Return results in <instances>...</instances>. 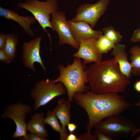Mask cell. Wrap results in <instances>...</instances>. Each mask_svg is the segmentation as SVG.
Returning <instances> with one entry per match:
<instances>
[{"label": "cell", "mask_w": 140, "mask_h": 140, "mask_svg": "<svg viewBox=\"0 0 140 140\" xmlns=\"http://www.w3.org/2000/svg\"><path fill=\"white\" fill-rule=\"evenodd\" d=\"M132 73L134 75L140 76V47L135 45L130 49Z\"/></svg>", "instance_id": "d6986e66"}, {"label": "cell", "mask_w": 140, "mask_h": 140, "mask_svg": "<svg viewBox=\"0 0 140 140\" xmlns=\"http://www.w3.org/2000/svg\"><path fill=\"white\" fill-rule=\"evenodd\" d=\"M68 129L70 133H73L77 128L76 125L73 123H69L67 125Z\"/></svg>", "instance_id": "83f0119b"}, {"label": "cell", "mask_w": 140, "mask_h": 140, "mask_svg": "<svg viewBox=\"0 0 140 140\" xmlns=\"http://www.w3.org/2000/svg\"><path fill=\"white\" fill-rule=\"evenodd\" d=\"M91 91L96 94L125 91L131 83L115 59L94 63L87 68Z\"/></svg>", "instance_id": "7a4b0ae2"}, {"label": "cell", "mask_w": 140, "mask_h": 140, "mask_svg": "<svg viewBox=\"0 0 140 140\" xmlns=\"http://www.w3.org/2000/svg\"><path fill=\"white\" fill-rule=\"evenodd\" d=\"M71 102L62 98L59 99L53 111L60 121L62 129L67 131L66 126L71 122Z\"/></svg>", "instance_id": "2e32d148"}, {"label": "cell", "mask_w": 140, "mask_h": 140, "mask_svg": "<svg viewBox=\"0 0 140 140\" xmlns=\"http://www.w3.org/2000/svg\"><path fill=\"white\" fill-rule=\"evenodd\" d=\"M135 90L137 92H140V80L137 81L134 85Z\"/></svg>", "instance_id": "4dcf8cb0"}, {"label": "cell", "mask_w": 140, "mask_h": 140, "mask_svg": "<svg viewBox=\"0 0 140 140\" xmlns=\"http://www.w3.org/2000/svg\"><path fill=\"white\" fill-rule=\"evenodd\" d=\"M78 140H97L95 136L91 134L90 132H87L79 135Z\"/></svg>", "instance_id": "cb8c5ba5"}, {"label": "cell", "mask_w": 140, "mask_h": 140, "mask_svg": "<svg viewBox=\"0 0 140 140\" xmlns=\"http://www.w3.org/2000/svg\"><path fill=\"white\" fill-rule=\"evenodd\" d=\"M97 140H113V139L101 131L95 129L94 134Z\"/></svg>", "instance_id": "7402d4cb"}, {"label": "cell", "mask_w": 140, "mask_h": 140, "mask_svg": "<svg viewBox=\"0 0 140 140\" xmlns=\"http://www.w3.org/2000/svg\"><path fill=\"white\" fill-rule=\"evenodd\" d=\"M110 54L118 62L122 72L128 78L130 79L132 76V67L128 59L125 45L120 44H116Z\"/></svg>", "instance_id": "5bb4252c"}, {"label": "cell", "mask_w": 140, "mask_h": 140, "mask_svg": "<svg viewBox=\"0 0 140 140\" xmlns=\"http://www.w3.org/2000/svg\"><path fill=\"white\" fill-rule=\"evenodd\" d=\"M113 139L126 137L138 128L128 118L121 114L105 118L94 127Z\"/></svg>", "instance_id": "5b68a950"}, {"label": "cell", "mask_w": 140, "mask_h": 140, "mask_svg": "<svg viewBox=\"0 0 140 140\" xmlns=\"http://www.w3.org/2000/svg\"><path fill=\"white\" fill-rule=\"evenodd\" d=\"M102 31L104 35L116 44H119L122 40L123 36L120 32L115 30L113 26H108L103 28Z\"/></svg>", "instance_id": "44dd1931"}, {"label": "cell", "mask_w": 140, "mask_h": 140, "mask_svg": "<svg viewBox=\"0 0 140 140\" xmlns=\"http://www.w3.org/2000/svg\"><path fill=\"white\" fill-rule=\"evenodd\" d=\"M0 61L8 64L11 61L4 50L0 49Z\"/></svg>", "instance_id": "484cf974"}, {"label": "cell", "mask_w": 140, "mask_h": 140, "mask_svg": "<svg viewBox=\"0 0 140 140\" xmlns=\"http://www.w3.org/2000/svg\"><path fill=\"white\" fill-rule=\"evenodd\" d=\"M32 111L31 107L28 104L17 102L8 105L1 114L3 119L9 118L12 119L16 125V130L13 135L15 138L25 137L27 134L26 115Z\"/></svg>", "instance_id": "52a82bcc"}, {"label": "cell", "mask_w": 140, "mask_h": 140, "mask_svg": "<svg viewBox=\"0 0 140 140\" xmlns=\"http://www.w3.org/2000/svg\"><path fill=\"white\" fill-rule=\"evenodd\" d=\"M46 115V117L44 120L45 123L50 125L53 130L59 133L60 140H66L68 135L67 131H65L62 129V125L60 124L58 118L53 111L48 110Z\"/></svg>", "instance_id": "e0dca14e"}, {"label": "cell", "mask_w": 140, "mask_h": 140, "mask_svg": "<svg viewBox=\"0 0 140 140\" xmlns=\"http://www.w3.org/2000/svg\"><path fill=\"white\" fill-rule=\"evenodd\" d=\"M66 140H78L77 136L73 133H70L68 135Z\"/></svg>", "instance_id": "f546056e"}, {"label": "cell", "mask_w": 140, "mask_h": 140, "mask_svg": "<svg viewBox=\"0 0 140 140\" xmlns=\"http://www.w3.org/2000/svg\"><path fill=\"white\" fill-rule=\"evenodd\" d=\"M96 45L99 53L102 54L113 49L116 44L109 40L104 35H102L97 39Z\"/></svg>", "instance_id": "ffe728a7"}, {"label": "cell", "mask_w": 140, "mask_h": 140, "mask_svg": "<svg viewBox=\"0 0 140 140\" xmlns=\"http://www.w3.org/2000/svg\"><path fill=\"white\" fill-rule=\"evenodd\" d=\"M135 140H140V135L135 139Z\"/></svg>", "instance_id": "1f68e13d"}, {"label": "cell", "mask_w": 140, "mask_h": 140, "mask_svg": "<svg viewBox=\"0 0 140 140\" xmlns=\"http://www.w3.org/2000/svg\"><path fill=\"white\" fill-rule=\"evenodd\" d=\"M41 39V36H38L24 43L22 45V58L24 66L29 68L33 72L36 71L34 65L35 62L39 64L44 71L46 70L40 54Z\"/></svg>", "instance_id": "30bf717a"}, {"label": "cell", "mask_w": 140, "mask_h": 140, "mask_svg": "<svg viewBox=\"0 0 140 140\" xmlns=\"http://www.w3.org/2000/svg\"><path fill=\"white\" fill-rule=\"evenodd\" d=\"M0 16L8 20H11L20 26L24 32L31 37L35 36L30 26L37 20L33 16H24L19 15L14 11L0 6Z\"/></svg>", "instance_id": "4fadbf2b"}, {"label": "cell", "mask_w": 140, "mask_h": 140, "mask_svg": "<svg viewBox=\"0 0 140 140\" xmlns=\"http://www.w3.org/2000/svg\"><path fill=\"white\" fill-rule=\"evenodd\" d=\"M130 40L134 43L140 42V27L134 30Z\"/></svg>", "instance_id": "d4e9b609"}, {"label": "cell", "mask_w": 140, "mask_h": 140, "mask_svg": "<svg viewBox=\"0 0 140 140\" xmlns=\"http://www.w3.org/2000/svg\"><path fill=\"white\" fill-rule=\"evenodd\" d=\"M6 37V34L3 33H0V49H4Z\"/></svg>", "instance_id": "4316f807"}, {"label": "cell", "mask_w": 140, "mask_h": 140, "mask_svg": "<svg viewBox=\"0 0 140 140\" xmlns=\"http://www.w3.org/2000/svg\"><path fill=\"white\" fill-rule=\"evenodd\" d=\"M73 99L87 114L88 121L86 130L89 132L101 121L112 115L121 114L132 106L124 96L114 92L97 94L88 91L75 93Z\"/></svg>", "instance_id": "6da1fadb"}, {"label": "cell", "mask_w": 140, "mask_h": 140, "mask_svg": "<svg viewBox=\"0 0 140 140\" xmlns=\"http://www.w3.org/2000/svg\"><path fill=\"white\" fill-rule=\"evenodd\" d=\"M74 39L80 43L81 41L90 38L98 39L103 35L101 30H94L87 22L80 21L74 22L67 20Z\"/></svg>", "instance_id": "7c38bea8"}, {"label": "cell", "mask_w": 140, "mask_h": 140, "mask_svg": "<svg viewBox=\"0 0 140 140\" xmlns=\"http://www.w3.org/2000/svg\"><path fill=\"white\" fill-rule=\"evenodd\" d=\"M97 39L90 38L80 41L78 51L73 54V57L82 59V62L86 65L102 61V54L99 53L96 46Z\"/></svg>", "instance_id": "8fae6325"}, {"label": "cell", "mask_w": 140, "mask_h": 140, "mask_svg": "<svg viewBox=\"0 0 140 140\" xmlns=\"http://www.w3.org/2000/svg\"><path fill=\"white\" fill-rule=\"evenodd\" d=\"M18 6L30 12L40 26L42 30L47 33L49 37L51 47L52 41L50 35L46 29L47 27L53 29L50 20V15L58 11V4L56 0H46L42 1L39 0H27L24 2L18 3Z\"/></svg>", "instance_id": "277c9868"}, {"label": "cell", "mask_w": 140, "mask_h": 140, "mask_svg": "<svg viewBox=\"0 0 140 140\" xmlns=\"http://www.w3.org/2000/svg\"><path fill=\"white\" fill-rule=\"evenodd\" d=\"M20 140H47L42 138L37 134L30 133L27 134L25 137H22L19 138Z\"/></svg>", "instance_id": "603a6c76"}, {"label": "cell", "mask_w": 140, "mask_h": 140, "mask_svg": "<svg viewBox=\"0 0 140 140\" xmlns=\"http://www.w3.org/2000/svg\"><path fill=\"white\" fill-rule=\"evenodd\" d=\"M51 24L53 32L56 31L59 38L60 45L68 44L78 50L80 43L74 38L66 20L65 13L62 11H57L51 14Z\"/></svg>", "instance_id": "9c48e42d"}, {"label": "cell", "mask_w": 140, "mask_h": 140, "mask_svg": "<svg viewBox=\"0 0 140 140\" xmlns=\"http://www.w3.org/2000/svg\"><path fill=\"white\" fill-rule=\"evenodd\" d=\"M132 106H140V97L139 98L137 102L135 103ZM140 131V128H138L136 130L132 133L131 135L130 138H131L136 134Z\"/></svg>", "instance_id": "f1b7e54d"}, {"label": "cell", "mask_w": 140, "mask_h": 140, "mask_svg": "<svg viewBox=\"0 0 140 140\" xmlns=\"http://www.w3.org/2000/svg\"><path fill=\"white\" fill-rule=\"evenodd\" d=\"M66 92L65 87L60 82L54 83L47 79L36 82L30 92L31 98L34 101L33 106L34 110H37L55 97L65 95Z\"/></svg>", "instance_id": "8992f818"}, {"label": "cell", "mask_w": 140, "mask_h": 140, "mask_svg": "<svg viewBox=\"0 0 140 140\" xmlns=\"http://www.w3.org/2000/svg\"><path fill=\"white\" fill-rule=\"evenodd\" d=\"M81 59L74 57L73 63H68L65 67L59 64L57 67L60 71L59 76L52 82H60L65 87L67 91L68 100L72 102L73 97L76 93H85L88 90L86 84L89 83L87 68Z\"/></svg>", "instance_id": "3957f363"}, {"label": "cell", "mask_w": 140, "mask_h": 140, "mask_svg": "<svg viewBox=\"0 0 140 140\" xmlns=\"http://www.w3.org/2000/svg\"><path fill=\"white\" fill-rule=\"evenodd\" d=\"M18 43L17 36L13 33L6 34L4 50L11 61L16 57L17 46Z\"/></svg>", "instance_id": "ac0fdd59"}, {"label": "cell", "mask_w": 140, "mask_h": 140, "mask_svg": "<svg viewBox=\"0 0 140 140\" xmlns=\"http://www.w3.org/2000/svg\"><path fill=\"white\" fill-rule=\"evenodd\" d=\"M44 114L42 112L34 113L31 115L30 120L28 122L27 130L30 133L37 134L40 137L47 140L49 133L46 129L45 123Z\"/></svg>", "instance_id": "9a60e30c"}, {"label": "cell", "mask_w": 140, "mask_h": 140, "mask_svg": "<svg viewBox=\"0 0 140 140\" xmlns=\"http://www.w3.org/2000/svg\"><path fill=\"white\" fill-rule=\"evenodd\" d=\"M110 0H99L93 4L84 3L79 5L75 16L71 20L74 22L83 21L94 28L106 11Z\"/></svg>", "instance_id": "ba28073f"}]
</instances>
